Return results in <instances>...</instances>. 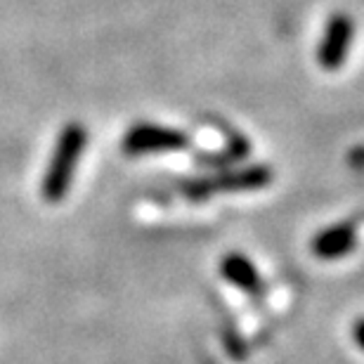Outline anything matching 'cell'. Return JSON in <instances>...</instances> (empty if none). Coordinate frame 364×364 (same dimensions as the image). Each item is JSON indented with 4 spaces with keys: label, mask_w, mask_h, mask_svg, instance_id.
Segmentation results:
<instances>
[{
    "label": "cell",
    "mask_w": 364,
    "mask_h": 364,
    "mask_svg": "<svg viewBox=\"0 0 364 364\" xmlns=\"http://www.w3.org/2000/svg\"><path fill=\"white\" fill-rule=\"evenodd\" d=\"M85 144H88V130L81 123H67L60 130L46 178L41 182V194L46 201L57 203L69 194L71 180H74L76 166L81 161Z\"/></svg>",
    "instance_id": "cell-1"
},
{
    "label": "cell",
    "mask_w": 364,
    "mask_h": 364,
    "mask_svg": "<svg viewBox=\"0 0 364 364\" xmlns=\"http://www.w3.org/2000/svg\"><path fill=\"white\" fill-rule=\"evenodd\" d=\"M274 180V173L265 164H251L242 168H228L215 176H203L194 180H185L180 192L192 201H203L215 194H235V192H253Z\"/></svg>",
    "instance_id": "cell-2"
},
{
    "label": "cell",
    "mask_w": 364,
    "mask_h": 364,
    "mask_svg": "<svg viewBox=\"0 0 364 364\" xmlns=\"http://www.w3.org/2000/svg\"><path fill=\"white\" fill-rule=\"evenodd\" d=\"M189 147L185 130L159 126V123H135L123 137L126 154H159V151H180Z\"/></svg>",
    "instance_id": "cell-3"
},
{
    "label": "cell",
    "mask_w": 364,
    "mask_h": 364,
    "mask_svg": "<svg viewBox=\"0 0 364 364\" xmlns=\"http://www.w3.org/2000/svg\"><path fill=\"white\" fill-rule=\"evenodd\" d=\"M353 36H355V24L353 19L343 12H336L333 17L326 21L322 41L317 48V62L319 67L326 71H336L346 64L348 53L353 46Z\"/></svg>",
    "instance_id": "cell-4"
},
{
    "label": "cell",
    "mask_w": 364,
    "mask_h": 364,
    "mask_svg": "<svg viewBox=\"0 0 364 364\" xmlns=\"http://www.w3.org/2000/svg\"><path fill=\"white\" fill-rule=\"evenodd\" d=\"M355 246H358V223H338L312 239V253L322 260L343 258L355 251Z\"/></svg>",
    "instance_id": "cell-5"
},
{
    "label": "cell",
    "mask_w": 364,
    "mask_h": 364,
    "mask_svg": "<svg viewBox=\"0 0 364 364\" xmlns=\"http://www.w3.org/2000/svg\"><path fill=\"white\" fill-rule=\"evenodd\" d=\"M220 274L230 284H235L237 289H242L251 296H258L263 291V279H260L258 270L242 253H228L220 263Z\"/></svg>",
    "instance_id": "cell-6"
},
{
    "label": "cell",
    "mask_w": 364,
    "mask_h": 364,
    "mask_svg": "<svg viewBox=\"0 0 364 364\" xmlns=\"http://www.w3.org/2000/svg\"><path fill=\"white\" fill-rule=\"evenodd\" d=\"M362 326H364V322H362V319H355V343H358V346H362Z\"/></svg>",
    "instance_id": "cell-7"
},
{
    "label": "cell",
    "mask_w": 364,
    "mask_h": 364,
    "mask_svg": "<svg viewBox=\"0 0 364 364\" xmlns=\"http://www.w3.org/2000/svg\"><path fill=\"white\" fill-rule=\"evenodd\" d=\"M360 159H362V149L358 147V149H355V156H353V164H355V171H360V168H362V166H360Z\"/></svg>",
    "instance_id": "cell-8"
}]
</instances>
